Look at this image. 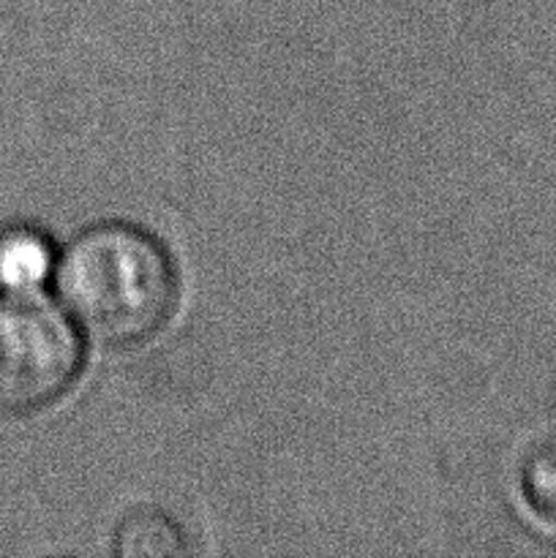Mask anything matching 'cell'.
Instances as JSON below:
<instances>
[{"label": "cell", "mask_w": 556, "mask_h": 558, "mask_svg": "<svg viewBox=\"0 0 556 558\" xmlns=\"http://www.w3.org/2000/svg\"><path fill=\"white\" fill-rule=\"evenodd\" d=\"M63 314L109 349L150 341L174 311L178 272L161 240L125 221L82 229L55 262Z\"/></svg>", "instance_id": "6da1fadb"}, {"label": "cell", "mask_w": 556, "mask_h": 558, "mask_svg": "<svg viewBox=\"0 0 556 558\" xmlns=\"http://www.w3.org/2000/svg\"><path fill=\"white\" fill-rule=\"evenodd\" d=\"M82 368L74 322L38 294H0V414L58 401Z\"/></svg>", "instance_id": "7a4b0ae2"}, {"label": "cell", "mask_w": 556, "mask_h": 558, "mask_svg": "<svg viewBox=\"0 0 556 558\" xmlns=\"http://www.w3.org/2000/svg\"><path fill=\"white\" fill-rule=\"evenodd\" d=\"M58 251L36 227L0 232V294H38L52 278Z\"/></svg>", "instance_id": "3957f363"}, {"label": "cell", "mask_w": 556, "mask_h": 558, "mask_svg": "<svg viewBox=\"0 0 556 558\" xmlns=\"http://www.w3.org/2000/svg\"><path fill=\"white\" fill-rule=\"evenodd\" d=\"M114 554L123 558L183 556L185 539L178 523L158 510H136L114 532Z\"/></svg>", "instance_id": "277c9868"}, {"label": "cell", "mask_w": 556, "mask_h": 558, "mask_svg": "<svg viewBox=\"0 0 556 558\" xmlns=\"http://www.w3.org/2000/svg\"><path fill=\"white\" fill-rule=\"evenodd\" d=\"M521 494L540 521L556 526V447L527 458L521 469Z\"/></svg>", "instance_id": "5b68a950"}]
</instances>
